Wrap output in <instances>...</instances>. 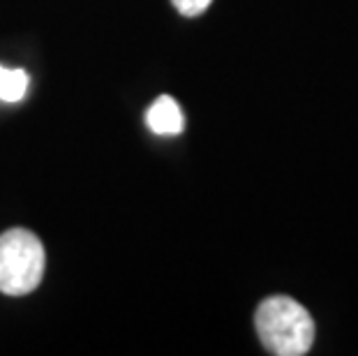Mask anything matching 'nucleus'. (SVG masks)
<instances>
[{
    "instance_id": "obj_4",
    "label": "nucleus",
    "mask_w": 358,
    "mask_h": 356,
    "mask_svg": "<svg viewBox=\"0 0 358 356\" xmlns=\"http://www.w3.org/2000/svg\"><path fill=\"white\" fill-rule=\"evenodd\" d=\"M30 77L19 67L0 65V102H21L28 93Z\"/></svg>"
},
{
    "instance_id": "obj_3",
    "label": "nucleus",
    "mask_w": 358,
    "mask_h": 356,
    "mask_svg": "<svg viewBox=\"0 0 358 356\" xmlns=\"http://www.w3.org/2000/svg\"><path fill=\"white\" fill-rule=\"evenodd\" d=\"M146 123L155 134L173 137V134H180L182 127H185V116H182L180 104L171 95H159L150 104V109L146 113Z\"/></svg>"
},
{
    "instance_id": "obj_2",
    "label": "nucleus",
    "mask_w": 358,
    "mask_h": 356,
    "mask_svg": "<svg viewBox=\"0 0 358 356\" xmlns=\"http://www.w3.org/2000/svg\"><path fill=\"white\" fill-rule=\"evenodd\" d=\"M47 257L42 241L28 229H7L0 234V292L24 297L42 283Z\"/></svg>"
},
{
    "instance_id": "obj_5",
    "label": "nucleus",
    "mask_w": 358,
    "mask_h": 356,
    "mask_svg": "<svg viewBox=\"0 0 358 356\" xmlns=\"http://www.w3.org/2000/svg\"><path fill=\"white\" fill-rule=\"evenodd\" d=\"M171 3L182 17H196V14H203L208 10L213 0H171Z\"/></svg>"
},
{
    "instance_id": "obj_1",
    "label": "nucleus",
    "mask_w": 358,
    "mask_h": 356,
    "mask_svg": "<svg viewBox=\"0 0 358 356\" xmlns=\"http://www.w3.org/2000/svg\"><path fill=\"white\" fill-rule=\"evenodd\" d=\"M255 327L262 345L275 356H303L315 343L310 313L289 297H268L259 303Z\"/></svg>"
}]
</instances>
